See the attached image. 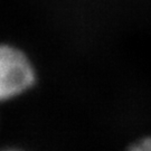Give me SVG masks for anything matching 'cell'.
I'll list each match as a JSON object with an SVG mask.
<instances>
[{"instance_id":"6da1fadb","label":"cell","mask_w":151,"mask_h":151,"mask_svg":"<svg viewBox=\"0 0 151 151\" xmlns=\"http://www.w3.org/2000/svg\"><path fill=\"white\" fill-rule=\"evenodd\" d=\"M36 77L35 66L22 49L0 44V102L29 91L35 85Z\"/></svg>"},{"instance_id":"7a4b0ae2","label":"cell","mask_w":151,"mask_h":151,"mask_svg":"<svg viewBox=\"0 0 151 151\" xmlns=\"http://www.w3.org/2000/svg\"><path fill=\"white\" fill-rule=\"evenodd\" d=\"M141 142V145L143 146V148L146 149V151H151V135L149 137H145L139 140Z\"/></svg>"},{"instance_id":"3957f363","label":"cell","mask_w":151,"mask_h":151,"mask_svg":"<svg viewBox=\"0 0 151 151\" xmlns=\"http://www.w3.org/2000/svg\"><path fill=\"white\" fill-rule=\"evenodd\" d=\"M127 151H146V149L143 148V146L141 145V142L139 140L134 142L133 145H131V146L128 148V150Z\"/></svg>"},{"instance_id":"277c9868","label":"cell","mask_w":151,"mask_h":151,"mask_svg":"<svg viewBox=\"0 0 151 151\" xmlns=\"http://www.w3.org/2000/svg\"><path fill=\"white\" fill-rule=\"evenodd\" d=\"M0 151H22L19 150V149H12V148H9V149H2V150Z\"/></svg>"}]
</instances>
